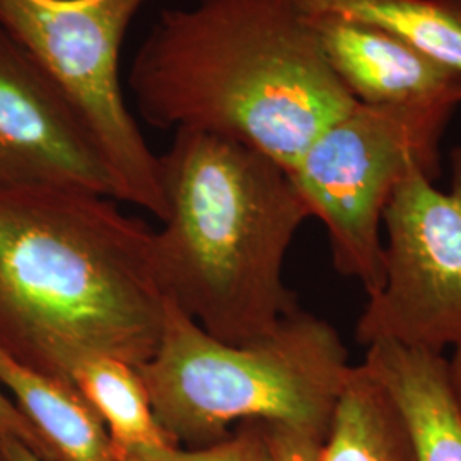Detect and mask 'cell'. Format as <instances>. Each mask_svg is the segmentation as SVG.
Returning <instances> with one entry per match:
<instances>
[{"instance_id": "e0dca14e", "label": "cell", "mask_w": 461, "mask_h": 461, "mask_svg": "<svg viewBox=\"0 0 461 461\" xmlns=\"http://www.w3.org/2000/svg\"><path fill=\"white\" fill-rule=\"evenodd\" d=\"M0 436L14 438L23 445L28 446L41 460L51 461L49 447L43 443L41 436L33 428V424L26 419V415L17 409L11 396L2 390V386H0Z\"/></svg>"}, {"instance_id": "d6986e66", "label": "cell", "mask_w": 461, "mask_h": 461, "mask_svg": "<svg viewBox=\"0 0 461 461\" xmlns=\"http://www.w3.org/2000/svg\"><path fill=\"white\" fill-rule=\"evenodd\" d=\"M447 381L461 412V348H455L453 357L447 361Z\"/></svg>"}, {"instance_id": "ac0fdd59", "label": "cell", "mask_w": 461, "mask_h": 461, "mask_svg": "<svg viewBox=\"0 0 461 461\" xmlns=\"http://www.w3.org/2000/svg\"><path fill=\"white\" fill-rule=\"evenodd\" d=\"M2 439V446H4V451H5V456L9 461H43L40 456L34 455V451H32L26 445H23L21 441H17L14 438H5V436H0Z\"/></svg>"}, {"instance_id": "8fae6325", "label": "cell", "mask_w": 461, "mask_h": 461, "mask_svg": "<svg viewBox=\"0 0 461 461\" xmlns=\"http://www.w3.org/2000/svg\"><path fill=\"white\" fill-rule=\"evenodd\" d=\"M0 386L38 430L51 461H116L108 429L77 388L36 375L2 352Z\"/></svg>"}, {"instance_id": "9a60e30c", "label": "cell", "mask_w": 461, "mask_h": 461, "mask_svg": "<svg viewBox=\"0 0 461 461\" xmlns=\"http://www.w3.org/2000/svg\"><path fill=\"white\" fill-rule=\"evenodd\" d=\"M115 456L116 461H268V446L264 422H243L214 445L131 449Z\"/></svg>"}, {"instance_id": "7a4b0ae2", "label": "cell", "mask_w": 461, "mask_h": 461, "mask_svg": "<svg viewBox=\"0 0 461 461\" xmlns=\"http://www.w3.org/2000/svg\"><path fill=\"white\" fill-rule=\"evenodd\" d=\"M129 84L158 129L226 135L291 173L359 103L331 70L299 0H195L161 11Z\"/></svg>"}, {"instance_id": "277c9868", "label": "cell", "mask_w": 461, "mask_h": 461, "mask_svg": "<svg viewBox=\"0 0 461 461\" xmlns=\"http://www.w3.org/2000/svg\"><path fill=\"white\" fill-rule=\"evenodd\" d=\"M352 367L339 331L314 314L297 310L264 337L226 344L166 297L159 344L137 371L173 443L202 447L243 422L323 443Z\"/></svg>"}, {"instance_id": "4fadbf2b", "label": "cell", "mask_w": 461, "mask_h": 461, "mask_svg": "<svg viewBox=\"0 0 461 461\" xmlns=\"http://www.w3.org/2000/svg\"><path fill=\"white\" fill-rule=\"evenodd\" d=\"M299 5L308 16L383 28L461 76V0H299Z\"/></svg>"}, {"instance_id": "8992f818", "label": "cell", "mask_w": 461, "mask_h": 461, "mask_svg": "<svg viewBox=\"0 0 461 461\" xmlns=\"http://www.w3.org/2000/svg\"><path fill=\"white\" fill-rule=\"evenodd\" d=\"M149 0H0L11 34L64 96L110 171L115 200L163 221L159 156L132 115L120 77L125 34Z\"/></svg>"}, {"instance_id": "2e32d148", "label": "cell", "mask_w": 461, "mask_h": 461, "mask_svg": "<svg viewBox=\"0 0 461 461\" xmlns=\"http://www.w3.org/2000/svg\"><path fill=\"white\" fill-rule=\"evenodd\" d=\"M268 461H318L321 441L294 429L265 424Z\"/></svg>"}, {"instance_id": "5bb4252c", "label": "cell", "mask_w": 461, "mask_h": 461, "mask_svg": "<svg viewBox=\"0 0 461 461\" xmlns=\"http://www.w3.org/2000/svg\"><path fill=\"white\" fill-rule=\"evenodd\" d=\"M72 384L108 429L115 453L178 446L161 428L137 367L108 356L77 364Z\"/></svg>"}, {"instance_id": "30bf717a", "label": "cell", "mask_w": 461, "mask_h": 461, "mask_svg": "<svg viewBox=\"0 0 461 461\" xmlns=\"http://www.w3.org/2000/svg\"><path fill=\"white\" fill-rule=\"evenodd\" d=\"M363 364L393 398L415 461H461V412L443 354L376 342L367 347Z\"/></svg>"}, {"instance_id": "ffe728a7", "label": "cell", "mask_w": 461, "mask_h": 461, "mask_svg": "<svg viewBox=\"0 0 461 461\" xmlns=\"http://www.w3.org/2000/svg\"><path fill=\"white\" fill-rule=\"evenodd\" d=\"M0 461H9L5 456V451H4V446H2V439H0Z\"/></svg>"}, {"instance_id": "7c38bea8", "label": "cell", "mask_w": 461, "mask_h": 461, "mask_svg": "<svg viewBox=\"0 0 461 461\" xmlns=\"http://www.w3.org/2000/svg\"><path fill=\"white\" fill-rule=\"evenodd\" d=\"M318 461H415L402 413L364 364L352 367Z\"/></svg>"}, {"instance_id": "3957f363", "label": "cell", "mask_w": 461, "mask_h": 461, "mask_svg": "<svg viewBox=\"0 0 461 461\" xmlns=\"http://www.w3.org/2000/svg\"><path fill=\"white\" fill-rule=\"evenodd\" d=\"M159 178L166 215L152 255L167 299L226 344L296 313L284 264L312 212L282 166L226 135L178 129Z\"/></svg>"}, {"instance_id": "9c48e42d", "label": "cell", "mask_w": 461, "mask_h": 461, "mask_svg": "<svg viewBox=\"0 0 461 461\" xmlns=\"http://www.w3.org/2000/svg\"><path fill=\"white\" fill-rule=\"evenodd\" d=\"M331 70L361 104L461 101V76L383 28L347 17L310 16Z\"/></svg>"}, {"instance_id": "6da1fadb", "label": "cell", "mask_w": 461, "mask_h": 461, "mask_svg": "<svg viewBox=\"0 0 461 461\" xmlns=\"http://www.w3.org/2000/svg\"><path fill=\"white\" fill-rule=\"evenodd\" d=\"M152 245L154 230L113 198L0 192V352L67 386L95 356L149 361L166 313Z\"/></svg>"}, {"instance_id": "52a82bcc", "label": "cell", "mask_w": 461, "mask_h": 461, "mask_svg": "<svg viewBox=\"0 0 461 461\" xmlns=\"http://www.w3.org/2000/svg\"><path fill=\"white\" fill-rule=\"evenodd\" d=\"M383 224L384 279L356 325V340L443 354L461 348V146L451 152V186L415 171L398 185Z\"/></svg>"}, {"instance_id": "5b68a950", "label": "cell", "mask_w": 461, "mask_h": 461, "mask_svg": "<svg viewBox=\"0 0 461 461\" xmlns=\"http://www.w3.org/2000/svg\"><path fill=\"white\" fill-rule=\"evenodd\" d=\"M461 101L357 104L331 123L289 173L312 217L329 232L337 272L361 282L367 296L384 279L379 236L398 185L415 171L436 180L439 146Z\"/></svg>"}, {"instance_id": "ba28073f", "label": "cell", "mask_w": 461, "mask_h": 461, "mask_svg": "<svg viewBox=\"0 0 461 461\" xmlns=\"http://www.w3.org/2000/svg\"><path fill=\"white\" fill-rule=\"evenodd\" d=\"M70 188L115 200L91 137L33 59L0 28V192Z\"/></svg>"}]
</instances>
